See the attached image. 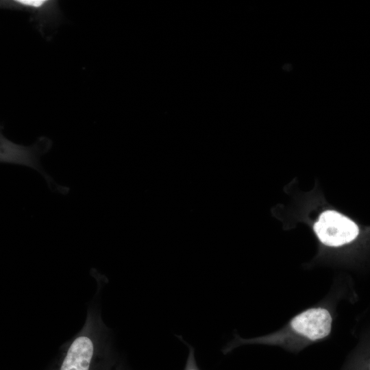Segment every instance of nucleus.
<instances>
[{
    "instance_id": "8",
    "label": "nucleus",
    "mask_w": 370,
    "mask_h": 370,
    "mask_svg": "<svg viewBox=\"0 0 370 370\" xmlns=\"http://www.w3.org/2000/svg\"><path fill=\"white\" fill-rule=\"evenodd\" d=\"M369 370H370V363H369Z\"/></svg>"
},
{
    "instance_id": "6",
    "label": "nucleus",
    "mask_w": 370,
    "mask_h": 370,
    "mask_svg": "<svg viewBox=\"0 0 370 370\" xmlns=\"http://www.w3.org/2000/svg\"><path fill=\"white\" fill-rule=\"evenodd\" d=\"M177 336L182 343H185L188 348V354L184 370H200L196 361L194 347L184 341L182 336Z\"/></svg>"
},
{
    "instance_id": "5",
    "label": "nucleus",
    "mask_w": 370,
    "mask_h": 370,
    "mask_svg": "<svg viewBox=\"0 0 370 370\" xmlns=\"http://www.w3.org/2000/svg\"><path fill=\"white\" fill-rule=\"evenodd\" d=\"M0 7L29 13V21L36 24V29L42 36L46 27L57 26L62 18L56 0H1Z\"/></svg>"
},
{
    "instance_id": "4",
    "label": "nucleus",
    "mask_w": 370,
    "mask_h": 370,
    "mask_svg": "<svg viewBox=\"0 0 370 370\" xmlns=\"http://www.w3.org/2000/svg\"><path fill=\"white\" fill-rule=\"evenodd\" d=\"M332 321V316L327 308H310L293 317L285 331L302 341L316 342L330 335Z\"/></svg>"
},
{
    "instance_id": "3",
    "label": "nucleus",
    "mask_w": 370,
    "mask_h": 370,
    "mask_svg": "<svg viewBox=\"0 0 370 370\" xmlns=\"http://www.w3.org/2000/svg\"><path fill=\"white\" fill-rule=\"evenodd\" d=\"M313 230L322 244L332 247L352 243L360 232L354 221L334 210L322 212L314 224Z\"/></svg>"
},
{
    "instance_id": "7",
    "label": "nucleus",
    "mask_w": 370,
    "mask_h": 370,
    "mask_svg": "<svg viewBox=\"0 0 370 370\" xmlns=\"http://www.w3.org/2000/svg\"><path fill=\"white\" fill-rule=\"evenodd\" d=\"M114 370H131L122 357H119Z\"/></svg>"
},
{
    "instance_id": "2",
    "label": "nucleus",
    "mask_w": 370,
    "mask_h": 370,
    "mask_svg": "<svg viewBox=\"0 0 370 370\" xmlns=\"http://www.w3.org/2000/svg\"><path fill=\"white\" fill-rule=\"evenodd\" d=\"M52 141L42 136L29 146L16 144L6 138L0 132V161L3 164L25 166L37 171L45 180L49 188L62 194H66L69 188L58 185L41 166L40 158L51 147Z\"/></svg>"
},
{
    "instance_id": "1",
    "label": "nucleus",
    "mask_w": 370,
    "mask_h": 370,
    "mask_svg": "<svg viewBox=\"0 0 370 370\" xmlns=\"http://www.w3.org/2000/svg\"><path fill=\"white\" fill-rule=\"evenodd\" d=\"M97 291L90 303L81 330L59 349L46 370H114L119 356L114 348L112 330L101 315L103 280L98 279Z\"/></svg>"
}]
</instances>
